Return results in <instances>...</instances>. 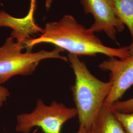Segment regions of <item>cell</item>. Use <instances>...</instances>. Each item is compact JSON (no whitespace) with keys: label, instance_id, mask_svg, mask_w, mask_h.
<instances>
[{"label":"cell","instance_id":"6da1fadb","mask_svg":"<svg viewBox=\"0 0 133 133\" xmlns=\"http://www.w3.org/2000/svg\"><path fill=\"white\" fill-rule=\"evenodd\" d=\"M41 43L52 44L78 57L102 54L123 59L130 56L128 46L116 48L105 45L95 33L70 14L64 15L58 21L47 23L39 37L29 39L24 45L27 51H31L33 47Z\"/></svg>","mask_w":133,"mask_h":133},{"label":"cell","instance_id":"7a4b0ae2","mask_svg":"<svg viewBox=\"0 0 133 133\" xmlns=\"http://www.w3.org/2000/svg\"><path fill=\"white\" fill-rule=\"evenodd\" d=\"M67 58L75 75L71 90L77 116L80 125L90 131L112 85L109 81H101L94 76L79 57L68 54Z\"/></svg>","mask_w":133,"mask_h":133},{"label":"cell","instance_id":"3957f363","mask_svg":"<svg viewBox=\"0 0 133 133\" xmlns=\"http://www.w3.org/2000/svg\"><path fill=\"white\" fill-rule=\"evenodd\" d=\"M24 49V43L17 42L11 37L6 38L0 47V85L14 76L32 75L39 63L44 60L59 59L68 61L67 57L61 54L63 50L59 48L35 52H23Z\"/></svg>","mask_w":133,"mask_h":133},{"label":"cell","instance_id":"277c9868","mask_svg":"<svg viewBox=\"0 0 133 133\" xmlns=\"http://www.w3.org/2000/svg\"><path fill=\"white\" fill-rule=\"evenodd\" d=\"M76 116L75 108L68 107L56 101L45 105L38 99L33 111L17 115L15 130L18 133H29L37 127L43 133H61L64 124Z\"/></svg>","mask_w":133,"mask_h":133},{"label":"cell","instance_id":"5b68a950","mask_svg":"<svg viewBox=\"0 0 133 133\" xmlns=\"http://www.w3.org/2000/svg\"><path fill=\"white\" fill-rule=\"evenodd\" d=\"M81 3L85 14L93 17L90 30L95 33L104 32L116 42L117 34L122 32L125 27L116 14L111 0H81Z\"/></svg>","mask_w":133,"mask_h":133},{"label":"cell","instance_id":"8992f818","mask_svg":"<svg viewBox=\"0 0 133 133\" xmlns=\"http://www.w3.org/2000/svg\"><path fill=\"white\" fill-rule=\"evenodd\" d=\"M98 66L102 71L109 72L112 87L105 105L111 107L133 85V55L123 59L109 57Z\"/></svg>","mask_w":133,"mask_h":133},{"label":"cell","instance_id":"52a82bcc","mask_svg":"<svg viewBox=\"0 0 133 133\" xmlns=\"http://www.w3.org/2000/svg\"><path fill=\"white\" fill-rule=\"evenodd\" d=\"M12 29L10 37L17 42L24 43L31 38L34 34L41 33L42 28L36 24L34 17L26 15L22 18H17L3 10L0 11V27Z\"/></svg>","mask_w":133,"mask_h":133},{"label":"cell","instance_id":"ba28073f","mask_svg":"<svg viewBox=\"0 0 133 133\" xmlns=\"http://www.w3.org/2000/svg\"><path fill=\"white\" fill-rule=\"evenodd\" d=\"M90 133H127L110 107L104 105L90 130Z\"/></svg>","mask_w":133,"mask_h":133},{"label":"cell","instance_id":"9c48e42d","mask_svg":"<svg viewBox=\"0 0 133 133\" xmlns=\"http://www.w3.org/2000/svg\"><path fill=\"white\" fill-rule=\"evenodd\" d=\"M114 10L126 27L131 37V42L128 46L130 55H133V0H111Z\"/></svg>","mask_w":133,"mask_h":133},{"label":"cell","instance_id":"30bf717a","mask_svg":"<svg viewBox=\"0 0 133 133\" xmlns=\"http://www.w3.org/2000/svg\"><path fill=\"white\" fill-rule=\"evenodd\" d=\"M114 111L127 114L133 112V97L125 101L119 100L114 103L110 107Z\"/></svg>","mask_w":133,"mask_h":133},{"label":"cell","instance_id":"8fae6325","mask_svg":"<svg viewBox=\"0 0 133 133\" xmlns=\"http://www.w3.org/2000/svg\"><path fill=\"white\" fill-rule=\"evenodd\" d=\"M115 114L127 133H133V112L127 114L115 112Z\"/></svg>","mask_w":133,"mask_h":133},{"label":"cell","instance_id":"7c38bea8","mask_svg":"<svg viewBox=\"0 0 133 133\" xmlns=\"http://www.w3.org/2000/svg\"><path fill=\"white\" fill-rule=\"evenodd\" d=\"M10 91L5 86L0 85V108L10 97Z\"/></svg>","mask_w":133,"mask_h":133},{"label":"cell","instance_id":"4fadbf2b","mask_svg":"<svg viewBox=\"0 0 133 133\" xmlns=\"http://www.w3.org/2000/svg\"><path fill=\"white\" fill-rule=\"evenodd\" d=\"M36 5V0H31V4L30 6V10L27 14L32 16H34L35 10Z\"/></svg>","mask_w":133,"mask_h":133},{"label":"cell","instance_id":"5bb4252c","mask_svg":"<svg viewBox=\"0 0 133 133\" xmlns=\"http://www.w3.org/2000/svg\"><path fill=\"white\" fill-rule=\"evenodd\" d=\"M76 133H90V131L87 130L86 129L84 128L83 127L79 125L78 130Z\"/></svg>","mask_w":133,"mask_h":133},{"label":"cell","instance_id":"9a60e30c","mask_svg":"<svg viewBox=\"0 0 133 133\" xmlns=\"http://www.w3.org/2000/svg\"><path fill=\"white\" fill-rule=\"evenodd\" d=\"M53 1L54 0H45V7L47 10H49L50 8Z\"/></svg>","mask_w":133,"mask_h":133}]
</instances>
